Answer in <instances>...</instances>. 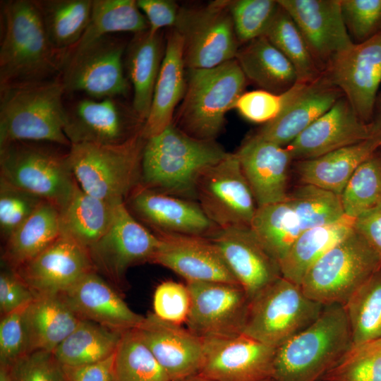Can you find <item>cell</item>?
<instances>
[{
	"instance_id": "cell-1",
	"label": "cell",
	"mask_w": 381,
	"mask_h": 381,
	"mask_svg": "<svg viewBox=\"0 0 381 381\" xmlns=\"http://www.w3.org/2000/svg\"><path fill=\"white\" fill-rule=\"evenodd\" d=\"M228 153L215 140L193 138L171 123L159 134L146 139L139 184L196 201L200 175Z\"/></svg>"
},
{
	"instance_id": "cell-2",
	"label": "cell",
	"mask_w": 381,
	"mask_h": 381,
	"mask_svg": "<svg viewBox=\"0 0 381 381\" xmlns=\"http://www.w3.org/2000/svg\"><path fill=\"white\" fill-rule=\"evenodd\" d=\"M0 147L16 141L71 146L64 133L66 93L58 75L0 87Z\"/></svg>"
},
{
	"instance_id": "cell-3",
	"label": "cell",
	"mask_w": 381,
	"mask_h": 381,
	"mask_svg": "<svg viewBox=\"0 0 381 381\" xmlns=\"http://www.w3.org/2000/svg\"><path fill=\"white\" fill-rule=\"evenodd\" d=\"M1 5L0 87L60 73L64 54L51 44L35 0L4 1Z\"/></svg>"
},
{
	"instance_id": "cell-4",
	"label": "cell",
	"mask_w": 381,
	"mask_h": 381,
	"mask_svg": "<svg viewBox=\"0 0 381 381\" xmlns=\"http://www.w3.org/2000/svg\"><path fill=\"white\" fill-rule=\"evenodd\" d=\"M352 346L344 306H325L310 325L276 348L273 380L320 381Z\"/></svg>"
},
{
	"instance_id": "cell-5",
	"label": "cell",
	"mask_w": 381,
	"mask_h": 381,
	"mask_svg": "<svg viewBox=\"0 0 381 381\" xmlns=\"http://www.w3.org/2000/svg\"><path fill=\"white\" fill-rule=\"evenodd\" d=\"M145 140L140 131L119 144L71 145L68 157L76 182L92 196L125 202L140 183Z\"/></svg>"
},
{
	"instance_id": "cell-6",
	"label": "cell",
	"mask_w": 381,
	"mask_h": 381,
	"mask_svg": "<svg viewBox=\"0 0 381 381\" xmlns=\"http://www.w3.org/2000/svg\"><path fill=\"white\" fill-rule=\"evenodd\" d=\"M246 78L234 59L210 68L189 69L183 102L174 123L186 134L215 140L226 112L243 93Z\"/></svg>"
},
{
	"instance_id": "cell-7",
	"label": "cell",
	"mask_w": 381,
	"mask_h": 381,
	"mask_svg": "<svg viewBox=\"0 0 381 381\" xmlns=\"http://www.w3.org/2000/svg\"><path fill=\"white\" fill-rule=\"evenodd\" d=\"M53 145L16 141L0 147V179L61 210L71 198L78 183L68 152H61Z\"/></svg>"
},
{
	"instance_id": "cell-8",
	"label": "cell",
	"mask_w": 381,
	"mask_h": 381,
	"mask_svg": "<svg viewBox=\"0 0 381 381\" xmlns=\"http://www.w3.org/2000/svg\"><path fill=\"white\" fill-rule=\"evenodd\" d=\"M380 269V256L353 228L310 268L300 286L309 298L322 306L344 305Z\"/></svg>"
},
{
	"instance_id": "cell-9",
	"label": "cell",
	"mask_w": 381,
	"mask_h": 381,
	"mask_svg": "<svg viewBox=\"0 0 381 381\" xmlns=\"http://www.w3.org/2000/svg\"><path fill=\"white\" fill-rule=\"evenodd\" d=\"M324 306L281 277L250 300L242 334L276 349L315 320Z\"/></svg>"
},
{
	"instance_id": "cell-10",
	"label": "cell",
	"mask_w": 381,
	"mask_h": 381,
	"mask_svg": "<svg viewBox=\"0 0 381 381\" xmlns=\"http://www.w3.org/2000/svg\"><path fill=\"white\" fill-rule=\"evenodd\" d=\"M159 243V237L141 224L122 202L116 205L106 233L88 251L95 271L121 291L126 287L128 270L152 263Z\"/></svg>"
},
{
	"instance_id": "cell-11",
	"label": "cell",
	"mask_w": 381,
	"mask_h": 381,
	"mask_svg": "<svg viewBox=\"0 0 381 381\" xmlns=\"http://www.w3.org/2000/svg\"><path fill=\"white\" fill-rule=\"evenodd\" d=\"M231 1L217 0L205 6L179 10L175 25L184 42L189 69L210 68L236 58L238 41L230 12Z\"/></svg>"
},
{
	"instance_id": "cell-12",
	"label": "cell",
	"mask_w": 381,
	"mask_h": 381,
	"mask_svg": "<svg viewBox=\"0 0 381 381\" xmlns=\"http://www.w3.org/2000/svg\"><path fill=\"white\" fill-rule=\"evenodd\" d=\"M124 51L121 41L107 35L66 55L59 75L65 92H82L96 99L126 95Z\"/></svg>"
},
{
	"instance_id": "cell-13",
	"label": "cell",
	"mask_w": 381,
	"mask_h": 381,
	"mask_svg": "<svg viewBox=\"0 0 381 381\" xmlns=\"http://www.w3.org/2000/svg\"><path fill=\"white\" fill-rule=\"evenodd\" d=\"M196 202L219 229L250 226L258 205L236 153L207 168L198 179Z\"/></svg>"
},
{
	"instance_id": "cell-14",
	"label": "cell",
	"mask_w": 381,
	"mask_h": 381,
	"mask_svg": "<svg viewBox=\"0 0 381 381\" xmlns=\"http://www.w3.org/2000/svg\"><path fill=\"white\" fill-rule=\"evenodd\" d=\"M322 75L341 90L358 117L370 123L381 85V32L337 54Z\"/></svg>"
},
{
	"instance_id": "cell-15",
	"label": "cell",
	"mask_w": 381,
	"mask_h": 381,
	"mask_svg": "<svg viewBox=\"0 0 381 381\" xmlns=\"http://www.w3.org/2000/svg\"><path fill=\"white\" fill-rule=\"evenodd\" d=\"M190 296L187 328L204 338L241 334L250 298L238 284L186 282Z\"/></svg>"
},
{
	"instance_id": "cell-16",
	"label": "cell",
	"mask_w": 381,
	"mask_h": 381,
	"mask_svg": "<svg viewBox=\"0 0 381 381\" xmlns=\"http://www.w3.org/2000/svg\"><path fill=\"white\" fill-rule=\"evenodd\" d=\"M200 374L216 381L273 380L276 349L243 334L204 338Z\"/></svg>"
},
{
	"instance_id": "cell-17",
	"label": "cell",
	"mask_w": 381,
	"mask_h": 381,
	"mask_svg": "<svg viewBox=\"0 0 381 381\" xmlns=\"http://www.w3.org/2000/svg\"><path fill=\"white\" fill-rule=\"evenodd\" d=\"M301 32L320 71L353 44L340 0H277Z\"/></svg>"
},
{
	"instance_id": "cell-18",
	"label": "cell",
	"mask_w": 381,
	"mask_h": 381,
	"mask_svg": "<svg viewBox=\"0 0 381 381\" xmlns=\"http://www.w3.org/2000/svg\"><path fill=\"white\" fill-rule=\"evenodd\" d=\"M13 270L37 296L59 294L95 270L88 249L61 234L41 253Z\"/></svg>"
},
{
	"instance_id": "cell-19",
	"label": "cell",
	"mask_w": 381,
	"mask_h": 381,
	"mask_svg": "<svg viewBox=\"0 0 381 381\" xmlns=\"http://www.w3.org/2000/svg\"><path fill=\"white\" fill-rule=\"evenodd\" d=\"M143 122L129 116L116 97L83 98L66 108L64 133L72 144L121 143L141 131Z\"/></svg>"
},
{
	"instance_id": "cell-20",
	"label": "cell",
	"mask_w": 381,
	"mask_h": 381,
	"mask_svg": "<svg viewBox=\"0 0 381 381\" xmlns=\"http://www.w3.org/2000/svg\"><path fill=\"white\" fill-rule=\"evenodd\" d=\"M131 214L155 230L211 237L219 229L195 200L164 194L138 184L125 201Z\"/></svg>"
},
{
	"instance_id": "cell-21",
	"label": "cell",
	"mask_w": 381,
	"mask_h": 381,
	"mask_svg": "<svg viewBox=\"0 0 381 381\" xmlns=\"http://www.w3.org/2000/svg\"><path fill=\"white\" fill-rule=\"evenodd\" d=\"M210 238L250 300L282 277L279 262L265 250L250 226L218 229Z\"/></svg>"
},
{
	"instance_id": "cell-22",
	"label": "cell",
	"mask_w": 381,
	"mask_h": 381,
	"mask_svg": "<svg viewBox=\"0 0 381 381\" xmlns=\"http://www.w3.org/2000/svg\"><path fill=\"white\" fill-rule=\"evenodd\" d=\"M155 234L160 243L152 263L171 270L186 282L238 284L210 238L173 233Z\"/></svg>"
},
{
	"instance_id": "cell-23",
	"label": "cell",
	"mask_w": 381,
	"mask_h": 381,
	"mask_svg": "<svg viewBox=\"0 0 381 381\" xmlns=\"http://www.w3.org/2000/svg\"><path fill=\"white\" fill-rule=\"evenodd\" d=\"M279 114L255 134L283 147L289 145L315 120L344 96L341 90L321 75L308 83H296L284 92Z\"/></svg>"
},
{
	"instance_id": "cell-24",
	"label": "cell",
	"mask_w": 381,
	"mask_h": 381,
	"mask_svg": "<svg viewBox=\"0 0 381 381\" xmlns=\"http://www.w3.org/2000/svg\"><path fill=\"white\" fill-rule=\"evenodd\" d=\"M135 329L171 381L200 373L202 338L181 325L160 320L153 313L144 316Z\"/></svg>"
},
{
	"instance_id": "cell-25",
	"label": "cell",
	"mask_w": 381,
	"mask_h": 381,
	"mask_svg": "<svg viewBox=\"0 0 381 381\" xmlns=\"http://www.w3.org/2000/svg\"><path fill=\"white\" fill-rule=\"evenodd\" d=\"M59 294L80 319L113 331L135 329L144 318L128 306L117 289L95 270Z\"/></svg>"
},
{
	"instance_id": "cell-26",
	"label": "cell",
	"mask_w": 381,
	"mask_h": 381,
	"mask_svg": "<svg viewBox=\"0 0 381 381\" xmlns=\"http://www.w3.org/2000/svg\"><path fill=\"white\" fill-rule=\"evenodd\" d=\"M372 136L370 124L358 117L343 96L286 147L293 160L310 159Z\"/></svg>"
},
{
	"instance_id": "cell-27",
	"label": "cell",
	"mask_w": 381,
	"mask_h": 381,
	"mask_svg": "<svg viewBox=\"0 0 381 381\" xmlns=\"http://www.w3.org/2000/svg\"><path fill=\"white\" fill-rule=\"evenodd\" d=\"M235 153L258 207L289 199L288 172L293 159L286 147L253 134Z\"/></svg>"
},
{
	"instance_id": "cell-28",
	"label": "cell",
	"mask_w": 381,
	"mask_h": 381,
	"mask_svg": "<svg viewBox=\"0 0 381 381\" xmlns=\"http://www.w3.org/2000/svg\"><path fill=\"white\" fill-rule=\"evenodd\" d=\"M185 66L183 40L174 29L167 37L150 113L141 130L145 139L159 134L173 123L175 108L186 92Z\"/></svg>"
},
{
	"instance_id": "cell-29",
	"label": "cell",
	"mask_w": 381,
	"mask_h": 381,
	"mask_svg": "<svg viewBox=\"0 0 381 381\" xmlns=\"http://www.w3.org/2000/svg\"><path fill=\"white\" fill-rule=\"evenodd\" d=\"M380 148L381 139L373 135L318 157L296 161L295 167L302 183L341 195L356 169Z\"/></svg>"
},
{
	"instance_id": "cell-30",
	"label": "cell",
	"mask_w": 381,
	"mask_h": 381,
	"mask_svg": "<svg viewBox=\"0 0 381 381\" xmlns=\"http://www.w3.org/2000/svg\"><path fill=\"white\" fill-rule=\"evenodd\" d=\"M162 44L159 32L147 30L135 34L126 51V66L133 87V111L143 123L150 113L164 57Z\"/></svg>"
},
{
	"instance_id": "cell-31",
	"label": "cell",
	"mask_w": 381,
	"mask_h": 381,
	"mask_svg": "<svg viewBox=\"0 0 381 381\" xmlns=\"http://www.w3.org/2000/svg\"><path fill=\"white\" fill-rule=\"evenodd\" d=\"M30 352L54 349L80 321L59 294L37 296L25 309Z\"/></svg>"
},
{
	"instance_id": "cell-32",
	"label": "cell",
	"mask_w": 381,
	"mask_h": 381,
	"mask_svg": "<svg viewBox=\"0 0 381 381\" xmlns=\"http://www.w3.org/2000/svg\"><path fill=\"white\" fill-rule=\"evenodd\" d=\"M235 59L246 79L261 90L282 94L298 83L295 68L265 36L238 49Z\"/></svg>"
},
{
	"instance_id": "cell-33",
	"label": "cell",
	"mask_w": 381,
	"mask_h": 381,
	"mask_svg": "<svg viewBox=\"0 0 381 381\" xmlns=\"http://www.w3.org/2000/svg\"><path fill=\"white\" fill-rule=\"evenodd\" d=\"M59 209L43 201L4 241L1 260L16 270L41 253L61 235Z\"/></svg>"
},
{
	"instance_id": "cell-34",
	"label": "cell",
	"mask_w": 381,
	"mask_h": 381,
	"mask_svg": "<svg viewBox=\"0 0 381 381\" xmlns=\"http://www.w3.org/2000/svg\"><path fill=\"white\" fill-rule=\"evenodd\" d=\"M354 219L344 217L325 226L303 231L279 265L282 277L301 285L310 268L353 229Z\"/></svg>"
},
{
	"instance_id": "cell-35",
	"label": "cell",
	"mask_w": 381,
	"mask_h": 381,
	"mask_svg": "<svg viewBox=\"0 0 381 381\" xmlns=\"http://www.w3.org/2000/svg\"><path fill=\"white\" fill-rule=\"evenodd\" d=\"M117 204L92 196L78 184L67 204L59 210L61 234L88 249L109 229Z\"/></svg>"
},
{
	"instance_id": "cell-36",
	"label": "cell",
	"mask_w": 381,
	"mask_h": 381,
	"mask_svg": "<svg viewBox=\"0 0 381 381\" xmlns=\"http://www.w3.org/2000/svg\"><path fill=\"white\" fill-rule=\"evenodd\" d=\"M47 35L55 49L64 54L72 49L87 29L92 0H35Z\"/></svg>"
},
{
	"instance_id": "cell-37",
	"label": "cell",
	"mask_w": 381,
	"mask_h": 381,
	"mask_svg": "<svg viewBox=\"0 0 381 381\" xmlns=\"http://www.w3.org/2000/svg\"><path fill=\"white\" fill-rule=\"evenodd\" d=\"M123 333L82 320L52 353L63 365L97 363L116 353Z\"/></svg>"
},
{
	"instance_id": "cell-38",
	"label": "cell",
	"mask_w": 381,
	"mask_h": 381,
	"mask_svg": "<svg viewBox=\"0 0 381 381\" xmlns=\"http://www.w3.org/2000/svg\"><path fill=\"white\" fill-rule=\"evenodd\" d=\"M149 28L137 1L92 0L90 23L80 40L65 56L112 33L131 32L137 34L149 30Z\"/></svg>"
},
{
	"instance_id": "cell-39",
	"label": "cell",
	"mask_w": 381,
	"mask_h": 381,
	"mask_svg": "<svg viewBox=\"0 0 381 381\" xmlns=\"http://www.w3.org/2000/svg\"><path fill=\"white\" fill-rule=\"evenodd\" d=\"M258 241L278 262L302 232L289 200L257 207L250 225Z\"/></svg>"
},
{
	"instance_id": "cell-40",
	"label": "cell",
	"mask_w": 381,
	"mask_h": 381,
	"mask_svg": "<svg viewBox=\"0 0 381 381\" xmlns=\"http://www.w3.org/2000/svg\"><path fill=\"white\" fill-rule=\"evenodd\" d=\"M353 346L381 339V269L364 282L343 305Z\"/></svg>"
},
{
	"instance_id": "cell-41",
	"label": "cell",
	"mask_w": 381,
	"mask_h": 381,
	"mask_svg": "<svg viewBox=\"0 0 381 381\" xmlns=\"http://www.w3.org/2000/svg\"><path fill=\"white\" fill-rule=\"evenodd\" d=\"M265 36L291 62L298 83H311L322 75L308 47L289 14L280 6Z\"/></svg>"
},
{
	"instance_id": "cell-42",
	"label": "cell",
	"mask_w": 381,
	"mask_h": 381,
	"mask_svg": "<svg viewBox=\"0 0 381 381\" xmlns=\"http://www.w3.org/2000/svg\"><path fill=\"white\" fill-rule=\"evenodd\" d=\"M114 381H171L135 328L122 334L115 353Z\"/></svg>"
},
{
	"instance_id": "cell-43",
	"label": "cell",
	"mask_w": 381,
	"mask_h": 381,
	"mask_svg": "<svg viewBox=\"0 0 381 381\" xmlns=\"http://www.w3.org/2000/svg\"><path fill=\"white\" fill-rule=\"evenodd\" d=\"M288 200L302 231L334 223L346 216L341 195L314 185L297 186L289 194Z\"/></svg>"
},
{
	"instance_id": "cell-44",
	"label": "cell",
	"mask_w": 381,
	"mask_h": 381,
	"mask_svg": "<svg viewBox=\"0 0 381 381\" xmlns=\"http://www.w3.org/2000/svg\"><path fill=\"white\" fill-rule=\"evenodd\" d=\"M379 150L356 169L341 195L344 213L349 217L355 219L381 204V151Z\"/></svg>"
},
{
	"instance_id": "cell-45",
	"label": "cell",
	"mask_w": 381,
	"mask_h": 381,
	"mask_svg": "<svg viewBox=\"0 0 381 381\" xmlns=\"http://www.w3.org/2000/svg\"><path fill=\"white\" fill-rule=\"evenodd\" d=\"M321 380L381 381V339L352 346Z\"/></svg>"
},
{
	"instance_id": "cell-46",
	"label": "cell",
	"mask_w": 381,
	"mask_h": 381,
	"mask_svg": "<svg viewBox=\"0 0 381 381\" xmlns=\"http://www.w3.org/2000/svg\"><path fill=\"white\" fill-rule=\"evenodd\" d=\"M280 5L274 0L231 1L230 12L239 43L265 36Z\"/></svg>"
},
{
	"instance_id": "cell-47",
	"label": "cell",
	"mask_w": 381,
	"mask_h": 381,
	"mask_svg": "<svg viewBox=\"0 0 381 381\" xmlns=\"http://www.w3.org/2000/svg\"><path fill=\"white\" fill-rule=\"evenodd\" d=\"M44 201L0 179V231L6 241Z\"/></svg>"
},
{
	"instance_id": "cell-48",
	"label": "cell",
	"mask_w": 381,
	"mask_h": 381,
	"mask_svg": "<svg viewBox=\"0 0 381 381\" xmlns=\"http://www.w3.org/2000/svg\"><path fill=\"white\" fill-rule=\"evenodd\" d=\"M342 16L356 43L381 32V0H340Z\"/></svg>"
},
{
	"instance_id": "cell-49",
	"label": "cell",
	"mask_w": 381,
	"mask_h": 381,
	"mask_svg": "<svg viewBox=\"0 0 381 381\" xmlns=\"http://www.w3.org/2000/svg\"><path fill=\"white\" fill-rule=\"evenodd\" d=\"M190 307L188 286L174 281L160 283L153 294V314L165 322L181 325L186 323Z\"/></svg>"
},
{
	"instance_id": "cell-50",
	"label": "cell",
	"mask_w": 381,
	"mask_h": 381,
	"mask_svg": "<svg viewBox=\"0 0 381 381\" xmlns=\"http://www.w3.org/2000/svg\"><path fill=\"white\" fill-rule=\"evenodd\" d=\"M6 368L11 381H66L63 365L49 351L30 352Z\"/></svg>"
},
{
	"instance_id": "cell-51",
	"label": "cell",
	"mask_w": 381,
	"mask_h": 381,
	"mask_svg": "<svg viewBox=\"0 0 381 381\" xmlns=\"http://www.w3.org/2000/svg\"><path fill=\"white\" fill-rule=\"evenodd\" d=\"M26 307L1 315L0 366L9 367L30 353L28 336L24 320Z\"/></svg>"
},
{
	"instance_id": "cell-52",
	"label": "cell",
	"mask_w": 381,
	"mask_h": 381,
	"mask_svg": "<svg viewBox=\"0 0 381 381\" xmlns=\"http://www.w3.org/2000/svg\"><path fill=\"white\" fill-rule=\"evenodd\" d=\"M285 95L275 94L263 90L243 92L234 108L246 119L254 123H267L281 111Z\"/></svg>"
},
{
	"instance_id": "cell-53",
	"label": "cell",
	"mask_w": 381,
	"mask_h": 381,
	"mask_svg": "<svg viewBox=\"0 0 381 381\" xmlns=\"http://www.w3.org/2000/svg\"><path fill=\"white\" fill-rule=\"evenodd\" d=\"M36 297L16 272L4 265L0 273L1 315L28 306Z\"/></svg>"
},
{
	"instance_id": "cell-54",
	"label": "cell",
	"mask_w": 381,
	"mask_h": 381,
	"mask_svg": "<svg viewBox=\"0 0 381 381\" xmlns=\"http://www.w3.org/2000/svg\"><path fill=\"white\" fill-rule=\"evenodd\" d=\"M137 4L148 22L150 31L157 32L164 27L175 26L180 10L175 1L138 0Z\"/></svg>"
},
{
	"instance_id": "cell-55",
	"label": "cell",
	"mask_w": 381,
	"mask_h": 381,
	"mask_svg": "<svg viewBox=\"0 0 381 381\" xmlns=\"http://www.w3.org/2000/svg\"><path fill=\"white\" fill-rule=\"evenodd\" d=\"M114 356L94 363L63 365L66 381H114Z\"/></svg>"
},
{
	"instance_id": "cell-56",
	"label": "cell",
	"mask_w": 381,
	"mask_h": 381,
	"mask_svg": "<svg viewBox=\"0 0 381 381\" xmlns=\"http://www.w3.org/2000/svg\"><path fill=\"white\" fill-rule=\"evenodd\" d=\"M353 228L366 239L381 259V204L355 218Z\"/></svg>"
},
{
	"instance_id": "cell-57",
	"label": "cell",
	"mask_w": 381,
	"mask_h": 381,
	"mask_svg": "<svg viewBox=\"0 0 381 381\" xmlns=\"http://www.w3.org/2000/svg\"><path fill=\"white\" fill-rule=\"evenodd\" d=\"M369 124L373 135H376L381 139V90L377 95L373 117Z\"/></svg>"
},
{
	"instance_id": "cell-58",
	"label": "cell",
	"mask_w": 381,
	"mask_h": 381,
	"mask_svg": "<svg viewBox=\"0 0 381 381\" xmlns=\"http://www.w3.org/2000/svg\"><path fill=\"white\" fill-rule=\"evenodd\" d=\"M178 381H216V380L206 377L200 374H196V375L188 377L186 378H184L183 380H178ZM269 381H274V380H271Z\"/></svg>"
},
{
	"instance_id": "cell-59",
	"label": "cell",
	"mask_w": 381,
	"mask_h": 381,
	"mask_svg": "<svg viewBox=\"0 0 381 381\" xmlns=\"http://www.w3.org/2000/svg\"><path fill=\"white\" fill-rule=\"evenodd\" d=\"M0 381H11L6 367L0 366Z\"/></svg>"
}]
</instances>
